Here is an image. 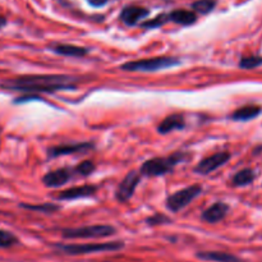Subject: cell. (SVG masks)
Here are the masks:
<instances>
[{"label":"cell","mask_w":262,"mask_h":262,"mask_svg":"<svg viewBox=\"0 0 262 262\" xmlns=\"http://www.w3.org/2000/svg\"><path fill=\"white\" fill-rule=\"evenodd\" d=\"M78 78L64 74H28L15 78L5 79L0 87L8 91H19L26 94L55 92L60 90H73L77 87Z\"/></svg>","instance_id":"cell-1"},{"label":"cell","mask_w":262,"mask_h":262,"mask_svg":"<svg viewBox=\"0 0 262 262\" xmlns=\"http://www.w3.org/2000/svg\"><path fill=\"white\" fill-rule=\"evenodd\" d=\"M124 247L123 242H105V243H86V245H55L58 252L69 256L90 255L97 252H114Z\"/></svg>","instance_id":"cell-2"},{"label":"cell","mask_w":262,"mask_h":262,"mask_svg":"<svg viewBox=\"0 0 262 262\" xmlns=\"http://www.w3.org/2000/svg\"><path fill=\"white\" fill-rule=\"evenodd\" d=\"M184 154L176 152L168 158H155L146 161L141 168V174L147 177H159L169 173L174 169L177 164L182 163Z\"/></svg>","instance_id":"cell-3"},{"label":"cell","mask_w":262,"mask_h":262,"mask_svg":"<svg viewBox=\"0 0 262 262\" xmlns=\"http://www.w3.org/2000/svg\"><path fill=\"white\" fill-rule=\"evenodd\" d=\"M179 60L177 58H169V56H159V58L142 59V60L128 61L123 64V71L128 72H156L161 69L170 68V67L178 66Z\"/></svg>","instance_id":"cell-4"},{"label":"cell","mask_w":262,"mask_h":262,"mask_svg":"<svg viewBox=\"0 0 262 262\" xmlns=\"http://www.w3.org/2000/svg\"><path fill=\"white\" fill-rule=\"evenodd\" d=\"M115 229L110 225H91V227L63 229L61 234L67 239H86V238H105L113 235Z\"/></svg>","instance_id":"cell-5"},{"label":"cell","mask_w":262,"mask_h":262,"mask_svg":"<svg viewBox=\"0 0 262 262\" xmlns=\"http://www.w3.org/2000/svg\"><path fill=\"white\" fill-rule=\"evenodd\" d=\"M202 192L201 186H189L187 188L181 189V191L176 192L174 194L168 197L166 200V206L170 211L178 212L186 206H188L196 197L200 196Z\"/></svg>","instance_id":"cell-6"},{"label":"cell","mask_w":262,"mask_h":262,"mask_svg":"<svg viewBox=\"0 0 262 262\" xmlns=\"http://www.w3.org/2000/svg\"><path fill=\"white\" fill-rule=\"evenodd\" d=\"M140 181L141 176L137 171H129V173L124 177V179L120 182L119 186H118L117 188V192H115V196H117L118 201L127 202L128 200L133 196V193H135Z\"/></svg>","instance_id":"cell-7"},{"label":"cell","mask_w":262,"mask_h":262,"mask_svg":"<svg viewBox=\"0 0 262 262\" xmlns=\"http://www.w3.org/2000/svg\"><path fill=\"white\" fill-rule=\"evenodd\" d=\"M230 159V154L229 152H217L214 154V155L209 156V158L204 159L199 163V165L194 168V171L199 174H206L212 173L214 170L219 169L220 166L224 165L225 163H228V160Z\"/></svg>","instance_id":"cell-8"},{"label":"cell","mask_w":262,"mask_h":262,"mask_svg":"<svg viewBox=\"0 0 262 262\" xmlns=\"http://www.w3.org/2000/svg\"><path fill=\"white\" fill-rule=\"evenodd\" d=\"M94 148L92 142H81V143H71V145H60L51 147L48 150V155L50 158H58V156L72 155L77 152H87L89 150Z\"/></svg>","instance_id":"cell-9"},{"label":"cell","mask_w":262,"mask_h":262,"mask_svg":"<svg viewBox=\"0 0 262 262\" xmlns=\"http://www.w3.org/2000/svg\"><path fill=\"white\" fill-rule=\"evenodd\" d=\"M72 178V170L68 168L56 169V170H51L43 176L42 182L46 187L49 188H56L59 186L66 184L69 179Z\"/></svg>","instance_id":"cell-10"},{"label":"cell","mask_w":262,"mask_h":262,"mask_svg":"<svg viewBox=\"0 0 262 262\" xmlns=\"http://www.w3.org/2000/svg\"><path fill=\"white\" fill-rule=\"evenodd\" d=\"M96 193V187L95 186H79V187H72V188L64 189V191L59 192L58 199L59 200H77V199H84V197L94 196Z\"/></svg>","instance_id":"cell-11"},{"label":"cell","mask_w":262,"mask_h":262,"mask_svg":"<svg viewBox=\"0 0 262 262\" xmlns=\"http://www.w3.org/2000/svg\"><path fill=\"white\" fill-rule=\"evenodd\" d=\"M148 9L142 7H137V5H129L123 9L122 14H120V19L128 26H135L140 22L142 18L147 17Z\"/></svg>","instance_id":"cell-12"},{"label":"cell","mask_w":262,"mask_h":262,"mask_svg":"<svg viewBox=\"0 0 262 262\" xmlns=\"http://www.w3.org/2000/svg\"><path fill=\"white\" fill-rule=\"evenodd\" d=\"M228 211H229V206L224 202H216V204L211 205L209 209L205 210L202 212V219L205 222L210 223V224H215V223L220 222L227 216Z\"/></svg>","instance_id":"cell-13"},{"label":"cell","mask_w":262,"mask_h":262,"mask_svg":"<svg viewBox=\"0 0 262 262\" xmlns=\"http://www.w3.org/2000/svg\"><path fill=\"white\" fill-rule=\"evenodd\" d=\"M197 257L204 261L212 262H243L242 258L222 251H202L197 253Z\"/></svg>","instance_id":"cell-14"},{"label":"cell","mask_w":262,"mask_h":262,"mask_svg":"<svg viewBox=\"0 0 262 262\" xmlns=\"http://www.w3.org/2000/svg\"><path fill=\"white\" fill-rule=\"evenodd\" d=\"M186 125V122H184V118L182 117L181 114H173L166 117L163 122L159 124L158 130L161 135H166V133H170L173 130L182 129Z\"/></svg>","instance_id":"cell-15"},{"label":"cell","mask_w":262,"mask_h":262,"mask_svg":"<svg viewBox=\"0 0 262 262\" xmlns=\"http://www.w3.org/2000/svg\"><path fill=\"white\" fill-rule=\"evenodd\" d=\"M262 109L258 105H247V106L239 107L235 110L232 114V119L237 120V122H247V120H252L257 118L261 114Z\"/></svg>","instance_id":"cell-16"},{"label":"cell","mask_w":262,"mask_h":262,"mask_svg":"<svg viewBox=\"0 0 262 262\" xmlns=\"http://www.w3.org/2000/svg\"><path fill=\"white\" fill-rule=\"evenodd\" d=\"M54 53L64 56H72V58H81L89 53V49L81 48V46L69 45V43H59L53 48Z\"/></svg>","instance_id":"cell-17"},{"label":"cell","mask_w":262,"mask_h":262,"mask_svg":"<svg viewBox=\"0 0 262 262\" xmlns=\"http://www.w3.org/2000/svg\"><path fill=\"white\" fill-rule=\"evenodd\" d=\"M169 20H173V22L182 26H189L192 25V23L196 22L197 15L196 13L192 12V10L177 9L174 10V12L169 13Z\"/></svg>","instance_id":"cell-18"},{"label":"cell","mask_w":262,"mask_h":262,"mask_svg":"<svg viewBox=\"0 0 262 262\" xmlns=\"http://www.w3.org/2000/svg\"><path fill=\"white\" fill-rule=\"evenodd\" d=\"M255 178V171L252 169H243V170H239L233 177L232 184L234 187H245L252 183Z\"/></svg>","instance_id":"cell-19"},{"label":"cell","mask_w":262,"mask_h":262,"mask_svg":"<svg viewBox=\"0 0 262 262\" xmlns=\"http://www.w3.org/2000/svg\"><path fill=\"white\" fill-rule=\"evenodd\" d=\"M215 7H216V0H197L192 4L194 12H199L201 14H207V13L212 12Z\"/></svg>","instance_id":"cell-20"},{"label":"cell","mask_w":262,"mask_h":262,"mask_svg":"<svg viewBox=\"0 0 262 262\" xmlns=\"http://www.w3.org/2000/svg\"><path fill=\"white\" fill-rule=\"evenodd\" d=\"M18 243H19V239L13 233L0 229V248H10Z\"/></svg>","instance_id":"cell-21"},{"label":"cell","mask_w":262,"mask_h":262,"mask_svg":"<svg viewBox=\"0 0 262 262\" xmlns=\"http://www.w3.org/2000/svg\"><path fill=\"white\" fill-rule=\"evenodd\" d=\"M262 66V56L248 55L243 56L239 61V67L243 69H255Z\"/></svg>","instance_id":"cell-22"},{"label":"cell","mask_w":262,"mask_h":262,"mask_svg":"<svg viewBox=\"0 0 262 262\" xmlns=\"http://www.w3.org/2000/svg\"><path fill=\"white\" fill-rule=\"evenodd\" d=\"M20 207L23 209H27V210H33V211H43L45 214H51L54 211H58L60 207L56 206V205L53 204H42V205H26L22 204Z\"/></svg>","instance_id":"cell-23"},{"label":"cell","mask_w":262,"mask_h":262,"mask_svg":"<svg viewBox=\"0 0 262 262\" xmlns=\"http://www.w3.org/2000/svg\"><path fill=\"white\" fill-rule=\"evenodd\" d=\"M168 20H169V14H159L158 17H155L154 19L143 22L142 26L147 28H155V27H160V26L165 25Z\"/></svg>","instance_id":"cell-24"},{"label":"cell","mask_w":262,"mask_h":262,"mask_svg":"<svg viewBox=\"0 0 262 262\" xmlns=\"http://www.w3.org/2000/svg\"><path fill=\"white\" fill-rule=\"evenodd\" d=\"M95 169H96V166H95V164L92 163V161H82L81 164H78V165L76 166V173L81 174V176L83 177H87L91 173H94Z\"/></svg>","instance_id":"cell-25"},{"label":"cell","mask_w":262,"mask_h":262,"mask_svg":"<svg viewBox=\"0 0 262 262\" xmlns=\"http://www.w3.org/2000/svg\"><path fill=\"white\" fill-rule=\"evenodd\" d=\"M169 222H170V219L166 217L165 215H161V214H156L155 216L148 217L147 219V223L150 225H159V224H164V223H169Z\"/></svg>","instance_id":"cell-26"},{"label":"cell","mask_w":262,"mask_h":262,"mask_svg":"<svg viewBox=\"0 0 262 262\" xmlns=\"http://www.w3.org/2000/svg\"><path fill=\"white\" fill-rule=\"evenodd\" d=\"M92 7H102L107 3V0H87Z\"/></svg>","instance_id":"cell-27"},{"label":"cell","mask_w":262,"mask_h":262,"mask_svg":"<svg viewBox=\"0 0 262 262\" xmlns=\"http://www.w3.org/2000/svg\"><path fill=\"white\" fill-rule=\"evenodd\" d=\"M5 25H7V18L3 17V15H0V30H2Z\"/></svg>","instance_id":"cell-28"}]
</instances>
